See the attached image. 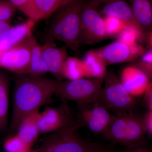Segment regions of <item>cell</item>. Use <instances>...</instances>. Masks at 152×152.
<instances>
[{"instance_id":"1","label":"cell","mask_w":152,"mask_h":152,"mask_svg":"<svg viewBox=\"0 0 152 152\" xmlns=\"http://www.w3.org/2000/svg\"><path fill=\"white\" fill-rule=\"evenodd\" d=\"M13 94V111L10 132L16 131L21 120L48 102L58 81L29 75H18Z\"/></svg>"},{"instance_id":"2","label":"cell","mask_w":152,"mask_h":152,"mask_svg":"<svg viewBox=\"0 0 152 152\" xmlns=\"http://www.w3.org/2000/svg\"><path fill=\"white\" fill-rule=\"evenodd\" d=\"M85 0H63L50 17L42 37L44 42L59 41L77 54L81 46V13Z\"/></svg>"},{"instance_id":"3","label":"cell","mask_w":152,"mask_h":152,"mask_svg":"<svg viewBox=\"0 0 152 152\" xmlns=\"http://www.w3.org/2000/svg\"><path fill=\"white\" fill-rule=\"evenodd\" d=\"M48 152H114L113 143L88 141L76 132L73 127L54 132L41 147Z\"/></svg>"},{"instance_id":"4","label":"cell","mask_w":152,"mask_h":152,"mask_svg":"<svg viewBox=\"0 0 152 152\" xmlns=\"http://www.w3.org/2000/svg\"><path fill=\"white\" fill-rule=\"evenodd\" d=\"M104 82V86L98 99L101 104L116 116L137 112L138 102L125 90L113 70L107 71Z\"/></svg>"},{"instance_id":"5","label":"cell","mask_w":152,"mask_h":152,"mask_svg":"<svg viewBox=\"0 0 152 152\" xmlns=\"http://www.w3.org/2000/svg\"><path fill=\"white\" fill-rule=\"evenodd\" d=\"M104 79L84 78L59 82L55 94L62 101H73L83 104L97 100L102 91Z\"/></svg>"},{"instance_id":"6","label":"cell","mask_w":152,"mask_h":152,"mask_svg":"<svg viewBox=\"0 0 152 152\" xmlns=\"http://www.w3.org/2000/svg\"><path fill=\"white\" fill-rule=\"evenodd\" d=\"M77 106L78 110L74 128L77 129L85 127L94 134H103L114 115L101 104L98 100Z\"/></svg>"},{"instance_id":"7","label":"cell","mask_w":152,"mask_h":152,"mask_svg":"<svg viewBox=\"0 0 152 152\" xmlns=\"http://www.w3.org/2000/svg\"><path fill=\"white\" fill-rule=\"evenodd\" d=\"M98 8L90 0H85L81 13V45H94L107 38Z\"/></svg>"},{"instance_id":"8","label":"cell","mask_w":152,"mask_h":152,"mask_svg":"<svg viewBox=\"0 0 152 152\" xmlns=\"http://www.w3.org/2000/svg\"><path fill=\"white\" fill-rule=\"evenodd\" d=\"M73 117L67 102L62 101L58 107H48L39 114L38 126L40 134L53 133L64 128L74 127Z\"/></svg>"},{"instance_id":"9","label":"cell","mask_w":152,"mask_h":152,"mask_svg":"<svg viewBox=\"0 0 152 152\" xmlns=\"http://www.w3.org/2000/svg\"><path fill=\"white\" fill-rule=\"evenodd\" d=\"M31 35L14 46L1 56L0 68L17 75H28L31 60Z\"/></svg>"},{"instance_id":"10","label":"cell","mask_w":152,"mask_h":152,"mask_svg":"<svg viewBox=\"0 0 152 152\" xmlns=\"http://www.w3.org/2000/svg\"><path fill=\"white\" fill-rule=\"evenodd\" d=\"M96 50L98 55L108 66L137 61L146 50L138 43L129 46L117 40Z\"/></svg>"},{"instance_id":"11","label":"cell","mask_w":152,"mask_h":152,"mask_svg":"<svg viewBox=\"0 0 152 152\" xmlns=\"http://www.w3.org/2000/svg\"><path fill=\"white\" fill-rule=\"evenodd\" d=\"M119 78L125 90L136 100L142 97L151 81L148 76L133 65L124 68Z\"/></svg>"},{"instance_id":"12","label":"cell","mask_w":152,"mask_h":152,"mask_svg":"<svg viewBox=\"0 0 152 152\" xmlns=\"http://www.w3.org/2000/svg\"><path fill=\"white\" fill-rule=\"evenodd\" d=\"M41 49L48 72L53 74L58 81H63L62 71L64 63L68 57L67 46L59 48L54 42H47L41 46Z\"/></svg>"},{"instance_id":"13","label":"cell","mask_w":152,"mask_h":152,"mask_svg":"<svg viewBox=\"0 0 152 152\" xmlns=\"http://www.w3.org/2000/svg\"><path fill=\"white\" fill-rule=\"evenodd\" d=\"M126 126L124 146L134 145L147 140L143 114L137 112L126 113Z\"/></svg>"},{"instance_id":"14","label":"cell","mask_w":152,"mask_h":152,"mask_svg":"<svg viewBox=\"0 0 152 152\" xmlns=\"http://www.w3.org/2000/svg\"><path fill=\"white\" fill-rule=\"evenodd\" d=\"M37 22L29 18L26 21L13 26L6 36L0 39V57L5 52L31 35Z\"/></svg>"},{"instance_id":"15","label":"cell","mask_w":152,"mask_h":152,"mask_svg":"<svg viewBox=\"0 0 152 152\" xmlns=\"http://www.w3.org/2000/svg\"><path fill=\"white\" fill-rule=\"evenodd\" d=\"M39 110L33 112L24 118L19 124L17 134L29 145H32L40 134L38 126Z\"/></svg>"},{"instance_id":"16","label":"cell","mask_w":152,"mask_h":152,"mask_svg":"<svg viewBox=\"0 0 152 152\" xmlns=\"http://www.w3.org/2000/svg\"><path fill=\"white\" fill-rule=\"evenodd\" d=\"M99 13L104 16H111L116 18L128 26H137L140 28L136 22L130 6L126 1H117L103 5Z\"/></svg>"},{"instance_id":"17","label":"cell","mask_w":152,"mask_h":152,"mask_svg":"<svg viewBox=\"0 0 152 152\" xmlns=\"http://www.w3.org/2000/svg\"><path fill=\"white\" fill-rule=\"evenodd\" d=\"M136 22L144 31H152V0H129Z\"/></svg>"},{"instance_id":"18","label":"cell","mask_w":152,"mask_h":152,"mask_svg":"<svg viewBox=\"0 0 152 152\" xmlns=\"http://www.w3.org/2000/svg\"><path fill=\"white\" fill-rule=\"evenodd\" d=\"M82 61L86 71V78L104 79L107 71V66L98 55L96 50L87 51Z\"/></svg>"},{"instance_id":"19","label":"cell","mask_w":152,"mask_h":152,"mask_svg":"<svg viewBox=\"0 0 152 152\" xmlns=\"http://www.w3.org/2000/svg\"><path fill=\"white\" fill-rule=\"evenodd\" d=\"M31 60L28 75L42 77L48 72V70L43 56L41 46L33 34L31 36Z\"/></svg>"},{"instance_id":"20","label":"cell","mask_w":152,"mask_h":152,"mask_svg":"<svg viewBox=\"0 0 152 152\" xmlns=\"http://www.w3.org/2000/svg\"><path fill=\"white\" fill-rule=\"evenodd\" d=\"M63 0H31L28 18L36 20L51 16Z\"/></svg>"},{"instance_id":"21","label":"cell","mask_w":152,"mask_h":152,"mask_svg":"<svg viewBox=\"0 0 152 152\" xmlns=\"http://www.w3.org/2000/svg\"><path fill=\"white\" fill-rule=\"evenodd\" d=\"M126 113L120 116L114 115L108 126L104 132L105 137L112 143L124 145L126 135Z\"/></svg>"},{"instance_id":"22","label":"cell","mask_w":152,"mask_h":152,"mask_svg":"<svg viewBox=\"0 0 152 152\" xmlns=\"http://www.w3.org/2000/svg\"><path fill=\"white\" fill-rule=\"evenodd\" d=\"M10 82L7 74L0 70V132L7 129L9 105Z\"/></svg>"},{"instance_id":"23","label":"cell","mask_w":152,"mask_h":152,"mask_svg":"<svg viewBox=\"0 0 152 152\" xmlns=\"http://www.w3.org/2000/svg\"><path fill=\"white\" fill-rule=\"evenodd\" d=\"M62 74L64 79L75 80L86 78V71L82 60L68 56L63 65Z\"/></svg>"},{"instance_id":"24","label":"cell","mask_w":152,"mask_h":152,"mask_svg":"<svg viewBox=\"0 0 152 152\" xmlns=\"http://www.w3.org/2000/svg\"><path fill=\"white\" fill-rule=\"evenodd\" d=\"M145 32L139 27L127 26L116 36L117 40L129 46L145 41Z\"/></svg>"},{"instance_id":"25","label":"cell","mask_w":152,"mask_h":152,"mask_svg":"<svg viewBox=\"0 0 152 152\" xmlns=\"http://www.w3.org/2000/svg\"><path fill=\"white\" fill-rule=\"evenodd\" d=\"M103 19L107 38L116 37L128 26L119 19L111 16H105Z\"/></svg>"},{"instance_id":"26","label":"cell","mask_w":152,"mask_h":152,"mask_svg":"<svg viewBox=\"0 0 152 152\" xmlns=\"http://www.w3.org/2000/svg\"><path fill=\"white\" fill-rule=\"evenodd\" d=\"M3 146L6 152H27L31 147L23 141L17 134L7 139Z\"/></svg>"},{"instance_id":"27","label":"cell","mask_w":152,"mask_h":152,"mask_svg":"<svg viewBox=\"0 0 152 152\" xmlns=\"http://www.w3.org/2000/svg\"><path fill=\"white\" fill-rule=\"evenodd\" d=\"M133 65L145 73L151 79L152 77V48L148 49Z\"/></svg>"},{"instance_id":"28","label":"cell","mask_w":152,"mask_h":152,"mask_svg":"<svg viewBox=\"0 0 152 152\" xmlns=\"http://www.w3.org/2000/svg\"><path fill=\"white\" fill-rule=\"evenodd\" d=\"M17 10L9 0L0 1V21L11 22Z\"/></svg>"},{"instance_id":"29","label":"cell","mask_w":152,"mask_h":152,"mask_svg":"<svg viewBox=\"0 0 152 152\" xmlns=\"http://www.w3.org/2000/svg\"><path fill=\"white\" fill-rule=\"evenodd\" d=\"M114 152H152L151 147L148 142V139L140 143L124 146L122 149L118 151L115 150Z\"/></svg>"},{"instance_id":"30","label":"cell","mask_w":152,"mask_h":152,"mask_svg":"<svg viewBox=\"0 0 152 152\" xmlns=\"http://www.w3.org/2000/svg\"><path fill=\"white\" fill-rule=\"evenodd\" d=\"M17 10L22 12L28 17L29 15L30 7L31 0H9Z\"/></svg>"},{"instance_id":"31","label":"cell","mask_w":152,"mask_h":152,"mask_svg":"<svg viewBox=\"0 0 152 152\" xmlns=\"http://www.w3.org/2000/svg\"><path fill=\"white\" fill-rule=\"evenodd\" d=\"M142 102L147 110L152 111V82L149 83L142 97Z\"/></svg>"},{"instance_id":"32","label":"cell","mask_w":152,"mask_h":152,"mask_svg":"<svg viewBox=\"0 0 152 152\" xmlns=\"http://www.w3.org/2000/svg\"><path fill=\"white\" fill-rule=\"evenodd\" d=\"M143 117L147 135L151 137L152 136V111L147 110V111L143 114Z\"/></svg>"},{"instance_id":"33","label":"cell","mask_w":152,"mask_h":152,"mask_svg":"<svg viewBox=\"0 0 152 152\" xmlns=\"http://www.w3.org/2000/svg\"><path fill=\"white\" fill-rule=\"evenodd\" d=\"M12 26L10 22L0 21V39L6 36Z\"/></svg>"},{"instance_id":"34","label":"cell","mask_w":152,"mask_h":152,"mask_svg":"<svg viewBox=\"0 0 152 152\" xmlns=\"http://www.w3.org/2000/svg\"><path fill=\"white\" fill-rule=\"evenodd\" d=\"M90 1L99 7L102 5L107 4L117 1H126V0H90Z\"/></svg>"},{"instance_id":"35","label":"cell","mask_w":152,"mask_h":152,"mask_svg":"<svg viewBox=\"0 0 152 152\" xmlns=\"http://www.w3.org/2000/svg\"><path fill=\"white\" fill-rule=\"evenodd\" d=\"M27 152H38V150H35V151H31V150H30L29 151Z\"/></svg>"}]
</instances>
